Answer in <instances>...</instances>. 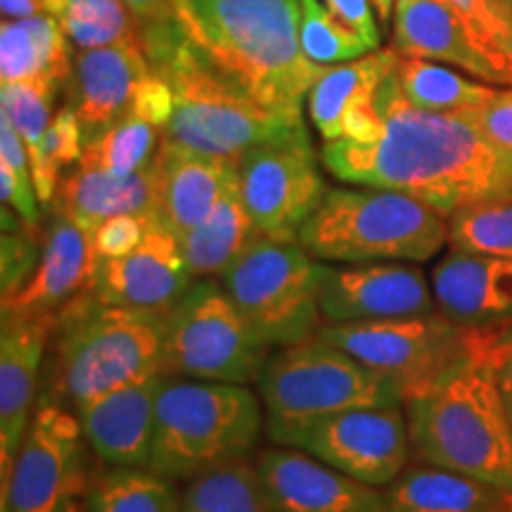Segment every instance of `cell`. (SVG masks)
<instances>
[{
	"label": "cell",
	"instance_id": "cell-12",
	"mask_svg": "<svg viewBox=\"0 0 512 512\" xmlns=\"http://www.w3.org/2000/svg\"><path fill=\"white\" fill-rule=\"evenodd\" d=\"M88 441L60 401L43 396L8 477L0 479V512H83Z\"/></svg>",
	"mask_w": 512,
	"mask_h": 512
},
{
	"label": "cell",
	"instance_id": "cell-39",
	"mask_svg": "<svg viewBox=\"0 0 512 512\" xmlns=\"http://www.w3.org/2000/svg\"><path fill=\"white\" fill-rule=\"evenodd\" d=\"M155 221V214H119L102 221L93 230L98 259H119V256L133 252L145 240L147 230Z\"/></svg>",
	"mask_w": 512,
	"mask_h": 512
},
{
	"label": "cell",
	"instance_id": "cell-38",
	"mask_svg": "<svg viewBox=\"0 0 512 512\" xmlns=\"http://www.w3.org/2000/svg\"><path fill=\"white\" fill-rule=\"evenodd\" d=\"M60 83L50 79H29V81H12L3 83V114L12 121L19 138L27 145L29 159H36L41 152L43 136L50 126V107Z\"/></svg>",
	"mask_w": 512,
	"mask_h": 512
},
{
	"label": "cell",
	"instance_id": "cell-2",
	"mask_svg": "<svg viewBox=\"0 0 512 512\" xmlns=\"http://www.w3.org/2000/svg\"><path fill=\"white\" fill-rule=\"evenodd\" d=\"M152 72L169 83L176 110L166 143L200 155L240 159L252 147L306 131L302 112L271 110L238 86L183 29L181 19L143 24Z\"/></svg>",
	"mask_w": 512,
	"mask_h": 512
},
{
	"label": "cell",
	"instance_id": "cell-10",
	"mask_svg": "<svg viewBox=\"0 0 512 512\" xmlns=\"http://www.w3.org/2000/svg\"><path fill=\"white\" fill-rule=\"evenodd\" d=\"M164 318L166 377L256 384L273 354L249 330L216 278L195 280Z\"/></svg>",
	"mask_w": 512,
	"mask_h": 512
},
{
	"label": "cell",
	"instance_id": "cell-33",
	"mask_svg": "<svg viewBox=\"0 0 512 512\" xmlns=\"http://www.w3.org/2000/svg\"><path fill=\"white\" fill-rule=\"evenodd\" d=\"M57 19L81 50L143 46V24L124 0H67Z\"/></svg>",
	"mask_w": 512,
	"mask_h": 512
},
{
	"label": "cell",
	"instance_id": "cell-21",
	"mask_svg": "<svg viewBox=\"0 0 512 512\" xmlns=\"http://www.w3.org/2000/svg\"><path fill=\"white\" fill-rule=\"evenodd\" d=\"M432 290L441 313L465 328L498 330L512 323V259L458 252L432 271Z\"/></svg>",
	"mask_w": 512,
	"mask_h": 512
},
{
	"label": "cell",
	"instance_id": "cell-47",
	"mask_svg": "<svg viewBox=\"0 0 512 512\" xmlns=\"http://www.w3.org/2000/svg\"><path fill=\"white\" fill-rule=\"evenodd\" d=\"M394 3H396V0H373L377 15H380L382 22H389V12H392Z\"/></svg>",
	"mask_w": 512,
	"mask_h": 512
},
{
	"label": "cell",
	"instance_id": "cell-5",
	"mask_svg": "<svg viewBox=\"0 0 512 512\" xmlns=\"http://www.w3.org/2000/svg\"><path fill=\"white\" fill-rule=\"evenodd\" d=\"M50 394L69 411L152 375H164V313L102 304L93 290L53 325Z\"/></svg>",
	"mask_w": 512,
	"mask_h": 512
},
{
	"label": "cell",
	"instance_id": "cell-23",
	"mask_svg": "<svg viewBox=\"0 0 512 512\" xmlns=\"http://www.w3.org/2000/svg\"><path fill=\"white\" fill-rule=\"evenodd\" d=\"M155 219L176 240L185 238L219 202L238 174V159H223L183 150L162 140L157 155Z\"/></svg>",
	"mask_w": 512,
	"mask_h": 512
},
{
	"label": "cell",
	"instance_id": "cell-40",
	"mask_svg": "<svg viewBox=\"0 0 512 512\" xmlns=\"http://www.w3.org/2000/svg\"><path fill=\"white\" fill-rule=\"evenodd\" d=\"M41 249L34 235H29V228L15 230V233H3V299L15 297V294L27 285L31 273L36 271L38 259H41Z\"/></svg>",
	"mask_w": 512,
	"mask_h": 512
},
{
	"label": "cell",
	"instance_id": "cell-9",
	"mask_svg": "<svg viewBox=\"0 0 512 512\" xmlns=\"http://www.w3.org/2000/svg\"><path fill=\"white\" fill-rule=\"evenodd\" d=\"M320 271L323 261L299 242L256 235L221 275V285L256 339L278 349L306 342L323 325Z\"/></svg>",
	"mask_w": 512,
	"mask_h": 512
},
{
	"label": "cell",
	"instance_id": "cell-37",
	"mask_svg": "<svg viewBox=\"0 0 512 512\" xmlns=\"http://www.w3.org/2000/svg\"><path fill=\"white\" fill-rule=\"evenodd\" d=\"M299 41L304 55L316 64H335L361 60L370 53L368 43L354 29L339 19L335 12L325 10L318 0H299Z\"/></svg>",
	"mask_w": 512,
	"mask_h": 512
},
{
	"label": "cell",
	"instance_id": "cell-18",
	"mask_svg": "<svg viewBox=\"0 0 512 512\" xmlns=\"http://www.w3.org/2000/svg\"><path fill=\"white\" fill-rule=\"evenodd\" d=\"M95 268L98 252L93 235L69 216L53 211L36 271L15 297L3 299V313L38 320L53 328L57 316L69 304L93 290Z\"/></svg>",
	"mask_w": 512,
	"mask_h": 512
},
{
	"label": "cell",
	"instance_id": "cell-13",
	"mask_svg": "<svg viewBox=\"0 0 512 512\" xmlns=\"http://www.w3.org/2000/svg\"><path fill=\"white\" fill-rule=\"evenodd\" d=\"M238 183L256 233L299 242V230L328 195L306 131L268 140L238 159Z\"/></svg>",
	"mask_w": 512,
	"mask_h": 512
},
{
	"label": "cell",
	"instance_id": "cell-27",
	"mask_svg": "<svg viewBox=\"0 0 512 512\" xmlns=\"http://www.w3.org/2000/svg\"><path fill=\"white\" fill-rule=\"evenodd\" d=\"M256 235L259 233L242 202L238 174H235L207 219L197 223L178 242L192 278L207 280L221 278Z\"/></svg>",
	"mask_w": 512,
	"mask_h": 512
},
{
	"label": "cell",
	"instance_id": "cell-22",
	"mask_svg": "<svg viewBox=\"0 0 512 512\" xmlns=\"http://www.w3.org/2000/svg\"><path fill=\"white\" fill-rule=\"evenodd\" d=\"M53 328L3 313L0 330V479L8 477L36 411L43 356Z\"/></svg>",
	"mask_w": 512,
	"mask_h": 512
},
{
	"label": "cell",
	"instance_id": "cell-1",
	"mask_svg": "<svg viewBox=\"0 0 512 512\" xmlns=\"http://www.w3.org/2000/svg\"><path fill=\"white\" fill-rule=\"evenodd\" d=\"M375 105L384 126L373 143L323 145L325 169L339 181L408 192L446 216L512 192V157L496 150L463 114L411 105L394 72L382 81Z\"/></svg>",
	"mask_w": 512,
	"mask_h": 512
},
{
	"label": "cell",
	"instance_id": "cell-32",
	"mask_svg": "<svg viewBox=\"0 0 512 512\" xmlns=\"http://www.w3.org/2000/svg\"><path fill=\"white\" fill-rule=\"evenodd\" d=\"M181 512H273L256 463L238 460L192 479L181 494Z\"/></svg>",
	"mask_w": 512,
	"mask_h": 512
},
{
	"label": "cell",
	"instance_id": "cell-14",
	"mask_svg": "<svg viewBox=\"0 0 512 512\" xmlns=\"http://www.w3.org/2000/svg\"><path fill=\"white\" fill-rule=\"evenodd\" d=\"M290 448H299L358 482L384 489L406 470L413 453L406 406L384 403L335 413L299 432Z\"/></svg>",
	"mask_w": 512,
	"mask_h": 512
},
{
	"label": "cell",
	"instance_id": "cell-7",
	"mask_svg": "<svg viewBox=\"0 0 512 512\" xmlns=\"http://www.w3.org/2000/svg\"><path fill=\"white\" fill-rule=\"evenodd\" d=\"M448 242V216L401 190H328L299 245L330 264L430 261Z\"/></svg>",
	"mask_w": 512,
	"mask_h": 512
},
{
	"label": "cell",
	"instance_id": "cell-4",
	"mask_svg": "<svg viewBox=\"0 0 512 512\" xmlns=\"http://www.w3.org/2000/svg\"><path fill=\"white\" fill-rule=\"evenodd\" d=\"M299 19V0H190L183 29L261 105L302 112L325 69L304 55Z\"/></svg>",
	"mask_w": 512,
	"mask_h": 512
},
{
	"label": "cell",
	"instance_id": "cell-30",
	"mask_svg": "<svg viewBox=\"0 0 512 512\" xmlns=\"http://www.w3.org/2000/svg\"><path fill=\"white\" fill-rule=\"evenodd\" d=\"M83 512H181V491L150 467L105 465L91 477Z\"/></svg>",
	"mask_w": 512,
	"mask_h": 512
},
{
	"label": "cell",
	"instance_id": "cell-35",
	"mask_svg": "<svg viewBox=\"0 0 512 512\" xmlns=\"http://www.w3.org/2000/svg\"><path fill=\"white\" fill-rule=\"evenodd\" d=\"M448 245L458 252L512 259V192L453 211L448 216Z\"/></svg>",
	"mask_w": 512,
	"mask_h": 512
},
{
	"label": "cell",
	"instance_id": "cell-45",
	"mask_svg": "<svg viewBox=\"0 0 512 512\" xmlns=\"http://www.w3.org/2000/svg\"><path fill=\"white\" fill-rule=\"evenodd\" d=\"M67 0H0V8H3L5 19H22V17H34L41 12L60 17Z\"/></svg>",
	"mask_w": 512,
	"mask_h": 512
},
{
	"label": "cell",
	"instance_id": "cell-43",
	"mask_svg": "<svg viewBox=\"0 0 512 512\" xmlns=\"http://www.w3.org/2000/svg\"><path fill=\"white\" fill-rule=\"evenodd\" d=\"M489 356L494 363L496 384L512 427V323L489 330Z\"/></svg>",
	"mask_w": 512,
	"mask_h": 512
},
{
	"label": "cell",
	"instance_id": "cell-41",
	"mask_svg": "<svg viewBox=\"0 0 512 512\" xmlns=\"http://www.w3.org/2000/svg\"><path fill=\"white\" fill-rule=\"evenodd\" d=\"M496 150L512 157V88L496 91L477 110L463 114Z\"/></svg>",
	"mask_w": 512,
	"mask_h": 512
},
{
	"label": "cell",
	"instance_id": "cell-25",
	"mask_svg": "<svg viewBox=\"0 0 512 512\" xmlns=\"http://www.w3.org/2000/svg\"><path fill=\"white\" fill-rule=\"evenodd\" d=\"M157 169L155 159L147 169L131 176H112L107 171L74 164L57 185L53 211L69 216L93 235L102 221L119 214H155Z\"/></svg>",
	"mask_w": 512,
	"mask_h": 512
},
{
	"label": "cell",
	"instance_id": "cell-28",
	"mask_svg": "<svg viewBox=\"0 0 512 512\" xmlns=\"http://www.w3.org/2000/svg\"><path fill=\"white\" fill-rule=\"evenodd\" d=\"M72 76L69 43L60 19L48 12L5 19L0 29V79L3 83L50 79L67 83Z\"/></svg>",
	"mask_w": 512,
	"mask_h": 512
},
{
	"label": "cell",
	"instance_id": "cell-11",
	"mask_svg": "<svg viewBox=\"0 0 512 512\" xmlns=\"http://www.w3.org/2000/svg\"><path fill=\"white\" fill-rule=\"evenodd\" d=\"M316 335L392 380L406 401L425 392L470 351L475 328L437 309L420 316L323 323Z\"/></svg>",
	"mask_w": 512,
	"mask_h": 512
},
{
	"label": "cell",
	"instance_id": "cell-20",
	"mask_svg": "<svg viewBox=\"0 0 512 512\" xmlns=\"http://www.w3.org/2000/svg\"><path fill=\"white\" fill-rule=\"evenodd\" d=\"M147 74L152 67L140 43L81 50L67 81V95L81 124L83 145L126 117L133 93Z\"/></svg>",
	"mask_w": 512,
	"mask_h": 512
},
{
	"label": "cell",
	"instance_id": "cell-3",
	"mask_svg": "<svg viewBox=\"0 0 512 512\" xmlns=\"http://www.w3.org/2000/svg\"><path fill=\"white\" fill-rule=\"evenodd\" d=\"M403 406L415 460L512 494V427L489 356V330H475L470 351Z\"/></svg>",
	"mask_w": 512,
	"mask_h": 512
},
{
	"label": "cell",
	"instance_id": "cell-15",
	"mask_svg": "<svg viewBox=\"0 0 512 512\" xmlns=\"http://www.w3.org/2000/svg\"><path fill=\"white\" fill-rule=\"evenodd\" d=\"M323 323H354L437 311L434 290L413 261L323 264L318 287Z\"/></svg>",
	"mask_w": 512,
	"mask_h": 512
},
{
	"label": "cell",
	"instance_id": "cell-19",
	"mask_svg": "<svg viewBox=\"0 0 512 512\" xmlns=\"http://www.w3.org/2000/svg\"><path fill=\"white\" fill-rule=\"evenodd\" d=\"M164 377H145L74 413L81 422L88 448L102 465L150 467L157 396Z\"/></svg>",
	"mask_w": 512,
	"mask_h": 512
},
{
	"label": "cell",
	"instance_id": "cell-48",
	"mask_svg": "<svg viewBox=\"0 0 512 512\" xmlns=\"http://www.w3.org/2000/svg\"><path fill=\"white\" fill-rule=\"evenodd\" d=\"M171 3H174L176 15H178V19H181V24L185 27V24H188V19H190V0H171Z\"/></svg>",
	"mask_w": 512,
	"mask_h": 512
},
{
	"label": "cell",
	"instance_id": "cell-34",
	"mask_svg": "<svg viewBox=\"0 0 512 512\" xmlns=\"http://www.w3.org/2000/svg\"><path fill=\"white\" fill-rule=\"evenodd\" d=\"M159 128L128 112L117 124L83 145L81 166L107 171L112 176H131L147 169L157 155Z\"/></svg>",
	"mask_w": 512,
	"mask_h": 512
},
{
	"label": "cell",
	"instance_id": "cell-17",
	"mask_svg": "<svg viewBox=\"0 0 512 512\" xmlns=\"http://www.w3.org/2000/svg\"><path fill=\"white\" fill-rule=\"evenodd\" d=\"M273 512H384V491L290 446L256 456Z\"/></svg>",
	"mask_w": 512,
	"mask_h": 512
},
{
	"label": "cell",
	"instance_id": "cell-29",
	"mask_svg": "<svg viewBox=\"0 0 512 512\" xmlns=\"http://www.w3.org/2000/svg\"><path fill=\"white\" fill-rule=\"evenodd\" d=\"M396 50L325 69L309 91V114L325 143L342 140V121L361 100L375 98L382 81L394 72Z\"/></svg>",
	"mask_w": 512,
	"mask_h": 512
},
{
	"label": "cell",
	"instance_id": "cell-8",
	"mask_svg": "<svg viewBox=\"0 0 512 512\" xmlns=\"http://www.w3.org/2000/svg\"><path fill=\"white\" fill-rule=\"evenodd\" d=\"M256 387L275 446H290L299 432L335 413L403 403L392 380L318 335L275 349Z\"/></svg>",
	"mask_w": 512,
	"mask_h": 512
},
{
	"label": "cell",
	"instance_id": "cell-24",
	"mask_svg": "<svg viewBox=\"0 0 512 512\" xmlns=\"http://www.w3.org/2000/svg\"><path fill=\"white\" fill-rule=\"evenodd\" d=\"M394 46L403 55L432 57L477 79L505 83L501 72L475 48L448 0H396Z\"/></svg>",
	"mask_w": 512,
	"mask_h": 512
},
{
	"label": "cell",
	"instance_id": "cell-36",
	"mask_svg": "<svg viewBox=\"0 0 512 512\" xmlns=\"http://www.w3.org/2000/svg\"><path fill=\"white\" fill-rule=\"evenodd\" d=\"M475 48L512 86V0H448Z\"/></svg>",
	"mask_w": 512,
	"mask_h": 512
},
{
	"label": "cell",
	"instance_id": "cell-46",
	"mask_svg": "<svg viewBox=\"0 0 512 512\" xmlns=\"http://www.w3.org/2000/svg\"><path fill=\"white\" fill-rule=\"evenodd\" d=\"M124 3L136 12L140 24H162L178 19L171 0H124Z\"/></svg>",
	"mask_w": 512,
	"mask_h": 512
},
{
	"label": "cell",
	"instance_id": "cell-44",
	"mask_svg": "<svg viewBox=\"0 0 512 512\" xmlns=\"http://www.w3.org/2000/svg\"><path fill=\"white\" fill-rule=\"evenodd\" d=\"M328 5L347 27L354 29L368 43L370 50H377V46H380V31H377L368 0H328Z\"/></svg>",
	"mask_w": 512,
	"mask_h": 512
},
{
	"label": "cell",
	"instance_id": "cell-31",
	"mask_svg": "<svg viewBox=\"0 0 512 512\" xmlns=\"http://www.w3.org/2000/svg\"><path fill=\"white\" fill-rule=\"evenodd\" d=\"M394 74L406 100L420 110L430 112L467 114L482 107L496 93V88L467 81L425 57L403 55L399 50H396Z\"/></svg>",
	"mask_w": 512,
	"mask_h": 512
},
{
	"label": "cell",
	"instance_id": "cell-42",
	"mask_svg": "<svg viewBox=\"0 0 512 512\" xmlns=\"http://www.w3.org/2000/svg\"><path fill=\"white\" fill-rule=\"evenodd\" d=\"M174 110H176L174 91H171V86L162 79V76L152 72L138 83L136 93H133L131 110L128 112L136 114L140 119L150 121L152 126L159 128V131H164L166 124H169L171 117H174Z\"/></svg>",
	"mask_w": 512,
	"mask_h": 512
},
{
	"label": "cell",
	"instance_id": "cell-6",
	"mask_svg": "<svg viewBox=\"0 0 512 512\" xmlns=\"http://www.w3.org/2000/svg\"><path fill=\"white\" fill-rule=\"evenodd\" d=\"M264 425V403L249 384L164 377L150 470L174 482H192L247 460Z\"/></svg>",
	"mask_w": 512,
	"mask_h": 512
},
{
	"label": "cell",
	"instance_id": "cell-16",
	"mask_svg": "<svg viewBox=\"0 0 512 512\" xmlns=\"http://www.w3.org/2000/svg\"><path fill=\"white\" fill-rule=\"evenodd\" d=\"M192 283L181 242L155 221L133 252L98 259L93 294L102 304L121 309L166 313Z\"/></svg>",
	"mask_w": 512,
	"mask_h": 512
},
{
	"label": "cell",
	"instance_id": "cell-26",
	"mask_svg": "<svg viewBox=\"0 0 512 512\" xmlns=\"http://www.w3.org/2000/svg\"><path fill=\"white\" fill-rule=\"evenodd\" d=\"M382 491L384 512H512L510 491L420 460Z\"/></svg>",
	"mask_w": 512,
	"mask_h": 512
}]
</instances>
